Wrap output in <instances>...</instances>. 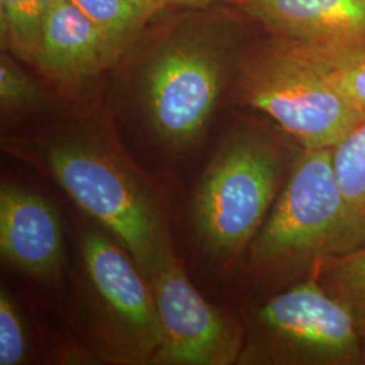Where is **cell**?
Listing matches in <instances>:
<instances>
[{
	"label": "cell",
	"mask_w": 365,
	"mask_h": 365,
	"mask_svg": "<svg viewBox=\"0 0 365 365\" xmlns=\"http://www.w3.org/2000/svg\"><path fill=\"white\" fill-rule=\"evenodd\" d=\"M365 244L333 170L331 148L302 149L248 252V274L289 282Z\"/></svg>",
	"instance_id": "obj_1"
},
{
	"label": "cell",
	"mask_w": 365,
	"mask_h": 365,
	"mask_svg": "<svg viewBox=\"0 0 365 365\" xmlns=\"http://www.w3.org/2000/svg\"><path fill=\"white\" fill-rule=\"evenodd\" d=\"M38 153L68 196L115 235L146 276L170 242L155 197L125 157L88 133L54 135Z\"/></svg>",
	"instance_id": "obj_2"
},
{
	"label": "cell",
	"mask_w": 365,
	"mask_h": 365,
	"mask_svg": "<svg viewBox=\"0 0 365 365\" xmlns=\"http://www.w3.org/2000/svg\"><path fill=\"white\" fill-rule=\"evenodd\" d=\"M289 170L284 149L260 131L225 138L192 200L196 235L214 260H235L248 249Z\"/></svg>",
	"instance_id": "obj_3"
},
{
	"label": "cell",
	"mask_w": 365,
	"mask_h": 365,
	"mask_svg": "<svg viewBox=\"0 0 365 365\" xmlns=\"http://www.w3.org/2000/svg\"><path fill=\"white\" fill-rule=\"evenodd\" d=\"M238 87L247 105L272 118L302 149L333 148L364 119L299 41L277 37L249 54L241 64Z\"/></svg>",
	"instance_id": "obj_4"
},
{
	"label": "cell",
	"mask_w": 365,
	"mask_h": 365,
	"mask_svg": "<svg viewBox=\"0 0 365 365\" xmlns=\"http://www.w3.org/2000/svg\"><path fill=\"white\" fill-rule=\"evenodd\" d=\"M238 363L361 364V330L352 312L313 272L253 313Z\"/></svg>",
	"instance_id": "obj_5"
},
{
	"label": "cell",
	"mask_w": 365,
	"mask_h": 365,
	"mask_svg": "<svg viewBox=\"0 0 365 365\" xmlns=\"http://www.w3.org/2000/svg\"><path fill=\"white\" fill-rule=\"evenodd\" d=\"M230 66L211 31L191 30L165 41L145 66L141 102L157 138L172 150L195 144L209 123Z\"/></svg>",
	"instance_id": "obj_6"
},
{
	"label": "cell",
	"mask_w": 365,
	"mask_h": 365,
	"mask_svg": "<svg viewBox=\"0 0 365 365\" xmlns=\"http://www.w3.org/2000/svg\"><path fill=\"white\" fill-rule=\"evenodd\" d=\"M80 247L103 348L122 363L152 364L161 330L148 277L131 256L99 232H83Z\"/></svg>",
	"instance_id": "obj_7"
},
{
	"label": "cell",
	"mask_w": 365,
	"mask_h": 365,
	"mask_svg": "<svg viewBox=\"0 0 365 365\" xmlns=\"http://www.w3.org/2000/svg\"><path fill=\"white\" fill-rule=\"evenodd\" d=\"M156 304L161 344L152 364L238 363L245 334L192 286L168 244L146 272Z\"/></svg>",
	"instance_id": "obj_8"
},
{
	"label": "cell",
	"mask_w": 365,
	"mask_h": 365,
	"mask_svg": "<svg viewBox=\"0 0 365 365\" xmlns=\"http://www.w3.org/2000/svg\"><path fill=\"white\" fill-rule=\"evenodd\" d=\"M0 250L16 271L41 280L54 279L64 261L63 229L42 196L16 184L0 188Z\"/></svg>",
	"instance_id": "obj_9"
},
{
	"label": "cell",
	"mask_w": 365,
	"mask_h": 365,
	"mask_svg": "<svg viewBox=\"0 0 365 365\" xmlns=\"http://www.w3.org/2000/svg\"><path fill=\"white\" fill-rule=\"evenodd\" d=\"M123 53L72 0L48 15L34 64L56 84L73 88L114 66Z\"/></svg>",
	"instance_id": "obj_10"
},
{
	"label": "cell",
	"mask_w": 365,
	"mask_h": 365,
	"mask_svg": "<svg viewBox=\"0 0 365 365\" xmlns=\"http://www.w3.org/2000/svg\"><path fill=\"white\" fill-rule=\"evenodd\" d=\"M280 38L317 46H365V0H245Z\"/></svg>",
	"instance_id": "obj_11"
},
{
	"label": "cell",
	"mask_w": 365,
	"mask_h": 365,
	"mask_svg": "<svg viewBox=\"0 0 365 365\" xmlns=\"http://www.w3.org/2000/svg\"><path fill=\"white\" fill-rule=\"evenodd\" d=\"M60 0H0L1 43L34 64L43 24Z\"/></svg>",
	"instance_id": "obj_12"
},
{
	"label": "cell",
	"mask_w": 365,
	"mask_h": 365,
	"mask_svg": "<svg viewBox=\"0 0 365 365\" xmlns=\"http://www.w3.org/2000/svg\"><path fill=\"white\" fill-rule=\"evenodd\" d=\"M120 53L164 4L160 0H72Z\"/></svg>",
	"instance_id": "obj_13"
},
{
	"label": "cell",
	"mask_w": 365,
	"mask_h": 365,
	"mask_svg": "<svg viewBox=\"0 0 365 365\" xmlns=\"http://www.w3.org/2000/svg\"><path fill=\"white\" fill-rule=\"evenodd\" d=\"M339 190L365 235V118L331 148Z\"/></svg>",
	"instance_id": "obj_14"
},
{
	"label": "cell",
	"mask_w": 365,
	"mask_h": 365,
	"mask_svg": "<svg viewBox=\"0 0 365 365\" xmlns=\"http://www.w3.org/2000/svg\"><path fill=\"white\" fill-rule=\"evenodd\" d=\"M304 45L339 95L365 118V46Z\"/></svg>",
	"instance_id": "obj_15"
},
{
	"label": "cell",
	"mask_w": 365,
	"mask_h": 365,
	"mask_svg": "<svg viewBox=\"0 0 365 365\" xmlns=\"http://www.w3.org/2000/svg\"><path fill=\"white\" fill-rule=\"evenodd\" d=\"M319 283L352 312L360 330L365 327V244L324 261L315 271Z\"/></svg>",
	"instance_id": "obj_16"
},
{
	"label": "cell",
	"mask_w": 365,
	"mask_h": 365,
	"mask_svg": "<svg viewBox=\"0 0 365 365\" xmlns=\"http://www.w3.org/2000/svg\"><path fill=\"white\" fill-rule=\"evenodd\" d=\"M43 102L38 84L3 53L0 58V106L6 115L26 114L37 110Z\"/></svg>",
	"instance_id": "obj_17"
},
{
	"label": "cell",
	"mask_w": 365,
	"mask_h": 365,
	"mask_svg": "<svg viewBox=\"0 0 365 365\" xmlns=\"http://www.w3.org/2000/svg\"><path fill=\"white\" fill-rule=\"evenodd\" d=\"M27 336L24 319L9 291L0 292V365H19L26 360Z\"/></svg>",
	"instance_id": "obj_18"
},
{
	"label": "cell",
	"mask_w": 365,
	"mask_h": 365,
	"mask_svg": "<svg viewBox=\"0 0 365 365\" xmlns=\"http://www.w3.org/2000/svg\"><path fill=\"white\" fill-rule=\"evenodd\" d=\"M165 4H180V6H192V7H205L215 1H238V0H160ZM245 1V0H244Z\"/></svg>",
	"instance_id": "obj_19"
},
{
	"label": "cell",
	"mask_w": 365,
	"mask_h": 365,
	"mask_svg": "<svg viewBox=\"0 0 365 365\" xmlns=\"http://www.w3.org/2000/svg\"><path fill=\"white\" fill-rule=\"evenodd\" d=\"M361 364L365 365V327L361 330Z\"/></svg>",
	"instance_id": "obj_20"
}]
</instances>
